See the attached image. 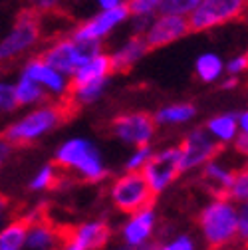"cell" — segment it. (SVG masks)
<instances>
[{
  "mask_svg": "<svg viewBox=\"0 0 248 250\" xmlns=\"http://www.w3.org/2000/svg\"><path fill=\"white\" fill-rule=\"evenodd\" d=\"M76 109L78 107L70 100H66V102L62 100L58 104H42L34 111L20 117L16 123L8 125L2 131V135H0V139H4L12 147L30 145V143L38 141L42 135L56 129L58 125L68 121L76 113Z\"/></svg>",
  "mask_w": 248,
  "mask_h": 250,
  "instance_id": "1",
  "label": "cell"
},
{
  "mask_svg": "<svg viewBox=\"0 0 248 250\" xmlns=\"http://www.w3.org/2000/svg\"><path fill=\"white\" fill-rule=\"evenodd\" d=\"M199 225L210 250L225 248L236 238V208L227 199H214L201 210Z\"/></svg>",
  "mask_w": 248,
  "mask_h": 250,
  "instance_id": "2",
  "label": "cell"
},
{
  "mask_svg": "<svg viewBox=\"0 0 248 250\" xmlns=\"http://www.w3.org/2000/svg\"><path fill=\"white\" fill-rule=\"evenodd\" d=\"M98 52H102L100 42H80V40H74L72 36H68V38H58L56 42H52L42 52L40 58L48 66L58 70L62 76L72 78L74 72L83 62L89 60L91 56H96Z\"/></svg>",
  "mask_w": 248,
  "mask_h": 250,
  "instance_id": "3",
  "label": "cell"
},
{
  "mask_svg": "<svg viewBox=\"0 0 248 250\" xmlns=\"http://www.w3.org/2000/svg\"><path fill=\"white\" fill-rule=\"evenodd\" d=\"M248 0H201L197 8L187 16L191 32H207L244 16Z\"/></svg>",
  "mask_w": 248,
  "mask_h": 250,
  "instance_id": "4",
  "label": "cell"
},
{
  "mask_svg": "<svg viewBox=\"0 0 248 250\" xmlns=\"http://www.w3.org/2000/svg\"><path fill=\"white\" fill-rule=\"evenodd\" d=\"M109 197L113 207L125 214H135L143 208H151L155 201V195L151 193L141 171H127L125 175L115 179Z\"/></svg>",
  "mask_w": 248,
  "mask_h": 250,
  "instance_id": "5",
  "label": "cell"
},
{
  "mask_svg": "<svg viewBox=\"0 0 248 250\" xmlns=\"http://www.w3.org/2000/svg\"><path fill=\"white\" fill-rule=\"evenodd\" d=\"M40 20L32 10H24L18 14L14 26L8 34L0 40V64L10 62L18 56H24L40 42Z\"/></svg>",
  "mask_w": 248,
  "mask_h": 250,
  "instance_id": "6",
  "label": "cell"
},
{
  "mask_svg": "<svg viewBox=\"0 0 248 250\" xmlns=\"http://www.w3.org/2000/svg\"><path fill=\"white\" fill-rule=\"evenodd\" d=\"M145 183L149 185L151 193L157 197L169 185L177 181L181 175V153L179 147H167L159 153H151V157L141 169Z\"/></svg>",
  "mask_w": 248,
  "mask_h": 250,
  "instance_id": "7",
  "label": "cell"
},
{
  "mask_svg": "<svg viewBox=\"0 0 248 250\" xmlns=\"http://www.w3.org/2000/svg\"><path fill=\"white\" fill-rule=\"evenodd\" d=\"M127 20H129V12H127L125 4L111 8V10H100L98 14L82 22L72 32V38L80 40V42H100L102 44L107 36H111L115 30L119 26H123Z\"/></svg>",
  "mask_w": 248,
  "mask_h": 250,
  "instance_id": "8",
  "label": "cell"
},
{
  "mask_svg": "<svg viewBox=\"0 0 248 250\" xmlns=\"http://www.w3.org/2000/svg\"><path fill=\"white\" fill-rule=\"evenodd\" d=\"M221 147L223 145L219 141H214L207 129H193L191 133H187V137L179 145L181 173L203 167L205 163H208L210 159L216 157V153L221 151Z\"/></svg>",
  "mask_w": 248,
  "mask_h": 250,
  "instance_id": "9",
  "label": "cell"
},
{
  "mask_svg": "<svg viewBox=\"0 0 248 250\" xmlns=\"http://www.w3.org/2000/svg\"><path fill=\"white\" fill-rule=\"evenodd\" d=\"M155 121L153 115L149 113H123L119 117H115L111 121V133L127 145H135V147H143L149 145L151 139L155 137Z\"/></svg>",
  "mask_w": 248,
  "mask_h": 250,
  "instance_id": "10",
  "label": "cell"
},
{
  "mask_svg": "<svg viewBox=\"0 0 248 250\" xmlns=\"http://www.w3.org/2000/svg\"><path fill=\"white\" fill-rule=\"evenodd\" d=\"M191 32L187 18L183 16H173V14H157L149 28L143 32V42L147 44L149 50H157V48H165L169 44H175L177 40L185 38Z\"/></svg>",
  "mask_w": 248,
  "mask_h": 250,
  "instance_id": "11",
  "label": "cell"
},
{
  "mask_svg": "<svg viewBox=\"0 0 248 250\" xmlns=\"http://www.w3.org/2000/svg\"><path fill=\"white\" fill-rule=\"evenodd\" d=\"M30 225L26 230L24 246L22 250H60L68 242L70 234H64V230L48 223V218L38 216V208L30 212Z\"/></svg>",
  "mask_w": 248,
  "mask_h": 250,
  "instance_id": "12",
  "label": "cell"
},
{
  "mask_svg": "<svg viewBox=\"0 0 248 250\" xmlns=\"http://www.w3.org/2000/svg\"><path fill=\"white\" fill-rule=\"evenodd\" d=\"M24 78L36 82L48 96H56V98H68V89H70V78L62 76L58 70H54L52 66H48L46 62L36 56V58H30L24 68H22V74Z\"/></svg>",
  "mask_w": 248,
  "mask_h": 250,
  "instance_id": "13",
  "label": "cell"
},
{
  "mask_svg": "<svg viewBox=\"0 0 248 250\" xmlns=\"http://www.w3.org/2000/svg\"><path fill=\"white\" fill-rule=\"evenodd\" d=\"M149 48L143 42L141 36H129L127 40H123L109 56L111 62V72H129L139 60H143L147 56Z\"/></svg>",
  "mask_w": 248,
  "mask_h": 250,
  "instance_id": "14",
  "label": "cell"
},
{
  "mask_svg": "<svg viewBox=\"0 0 248 250\" xmlns=\"http://www.w3.org/2000/svg\"><path fill=\"white\" fill-rule=\"evenodd\" d=\"M109 238H111V229L103 221L85 223L74 229L68 236V240L78 244L80 250H100L109 242Z\"/></svg>",
  "mask_w": 248,
  "mask_h": 250,
  "instance_id": "15",
  "label": "cell"
},
{
  "mask_svg": "<svg viewBox=\"0 0 248 250\" xmlns=\"http://www.w3.org/2000/svg\"><path fill=\"white\" fill-rule=\"evenodd\" d=\"M111 62L105 52H98L96 56H91L85 60L83 64L74 72L70 78V85H82L89 82H100V80H109L111 76Z\"/></svg>",
  "mask_w": 248,
  "mask_h": 250,
  "instance_id": "16",
  "label": "cell"
},
{
  "mask_svg": "<svg viewBox=\"0 0 248 250\" xmlns=\"http://www.w3.org/2000/svg\"><path fill=\"white\" fill-rule=\"evenodd\" d=\"M153 227H155V212L151 208H143L139 212H135L131 216V221H127L121 229V236L125 240L127 246H139L143 244L145 240L151 238V232H153Z\"/></svg>",
  "mask_w": 248,
  "mask_h": 250,
  "instance_id": "17",
  "label": "cell"
},
{
  "mask_svg": "<svg viewBox=\"0 0 248 250\" xmlns=\"http://www.w3.org/2000/svg\"><path fill=\"white\" fill-rule=\"evenodd\" d=\"M234 173L236 171L228 169L221 161L210 159L208 163H205V169H203L205 187L214 195V199H227L228 201V187L232 183Z\"/></svg>",
  "mask_w": 248,
  "mask_h": 250,
  "instance_id": "18",
  "label": "cell"
},
{
  "mask_svg": "<svg viewBox=\"0 0 248 250\" xmlns=\"http://www.w3.org/2000/svg\"><path fill=\"white\" fill-rule=\"evenodd\" d=\"M89 147H91V143L87 139H83V137L68 139L66 143H62L58 147V151H56V157H54L56 167H60V169H74Z\"/></svg>",
  "mask_w": 248,
  "mask_h": 250,
  "instance_id": "19",
  "label": "cell"
},
{
  "mask_svg": "<svg viewBox=\"0 0 248 250\" xmlns=\"http://www.w3.org/2000/svg\"><path fill=\"white\" fill-rule=\"evenodd\" d=\"M195 74L203 83H214L225 78V62L216 52H203L195 60Z\"/></svg>",
  "mask_w": 248,
  "mask_h": 250,
  "instance_id": "20",
  "label": "cell"
},
{
  "mask_svg": "<svg viewBox=\"0 0 248 250\" xmlns=\"http://www.w3.org/2000/svg\"><path fill=\"white\" fill-rule=\"evenodd\" d=\"M74 171H78L85 181L89 183H100L102 179H105L107 175V169L103 165V159H102V155L100 151L96 149V145H91L85 155L78 161V165L74 167Z\"/></svg>",
  "mask_w": 248,
  "mask_h": 250,
  "instance_id": "21",
  "label": "cell"
},
{
  "mask_svg": "<svg viewBox=\"0 0 248 250\" xmlns=\"http://www.w3.org/2000/svg\"><path fill=\"white\" fill-rule=\"evenodd\" d=\"M208 127V135L219 141L221 145L223 143H228L236 137L238 133V125H236V113H221V115H214L208 119L207 123Z\"/></svg>",
  "mask_w": 248,
  "mask_h": 250,
  "instance_id": "22",
  "label": "cell"
},
{
  "mask_svg": "<svg viewBox=\"0 0 248 250\" xmlns=\"http://www.w3.org/2000/svg\"><path fill=\"white\" fill-rule=\"evenodd\" d=\"M195 115H197V107L193 104H173L161 107L153 115V121L155 125H179L191 121Z\"/></svg>",
  "mask_w": 248,
  "mask_h": 250,
  "instance_id": "23",
  "label": "cell"
},
{
  "mask_svg": "<svg viewBox=\"0 0 248 250\" xmlns=\"http://www.w3.org/2000/svg\"><path fill=\"white\" fill-rule=\"evenodd\" d=\"M14 96L18 105H40L48 100V93L32 80H28L24 76L18 78L14 83Z\"/></svg>",
  "mask_w": 248,
  "mask_h": 250,
  "instance_id": "24",
  "label": "cell"
},
{
  "mask_svg": "<svg viewBox=\"0 0 248 250\" xmlns=\"http://www.w3.org/2000/svg\"><path fill=\"white\" fill-rule=\"evenodd\" d=\"M28 216L16 218L14 223H8L0 230V250H22L26 230H28Z\"/></svg>",
  "mask_w": 248,
  "mask_h": 250,
  "instance_id": "25",
  "label": "cell"
},
{
  "mask_svg": "<svg viewBox=\"0 0 248 250\" xmlns=\"http://www.w3.org/2000/svg\"><path fill=\"white\" fill-rule=\"evenodd\" d=\"M125 8L131 18H155L159 14L161 0H125Z\"/></svg>",
  "mask_w": 248,
  "mask_h": 250,
  "instance_id": "26",
  "label": "cell"
},
{
  "mask_svg": "<svg viewBox=\"0 0 248 250\" xmlns=\"http://www.w3.org/2000/svg\"><path fill=\"white\" fill-rule=\"evenodd\" d=\"M201 0H161L159 14H173V16H183L187 18Z\"/></svg>",
  "mask_w": 248,
  "mask_h": 250,
  "instance_id": "27",
  "label": "cell"
},
{
  "mask_svg": "<svg viewBox=\"0 0 248 250\" xmlns=\"http://www.w3.org/2000/svg\"><path fill=\"white\" fill-rule=\"evenodd\" d=\"M58 185V171L54 165H44L36 177L30 181V189L32 191H46V189H52V187Z\"/></svg>",
  "mask_w": 248,
  "mask_h": 250,
  "instance_id": "28",
  "label": "cell"
},
{
  "mask_svg": "<svg viewBox=\"0 0 248 250\" xmlns=\"http://www.w3.org/2000/svg\"><path fill=\"white\" fill-rule=\"evenodd\" d=\"M228 199H234L240 205L246 203V199H248V171L244 167L240 171H236L232 177V183L228 187Z\"/></svg>",
  "mask_w": 248,
  "mask_h": 250,
  "instance_id": "29",
  "label": "cell"
},
{
  "mask_svg": "<svg viewBox=\"0 0 248 250\" xmlns=\"http://www.w3.org/2000/svg\"><path fill=\"white\" fill-rule=\"evenodd\" d=\"M18 107L16 104V96H14V83L0 80V115L10 113Z\"/></svg>",
  "mask_w": 248,
  "mask_h": 250,
  "instance_id": "30",
  "label": "cell"
},
{
  "mask_svg": "<svg viewBox=\"0 0 248 250\" xmlns=\"http://www.w3.org/2000/svg\"><path fill=\"white\" fill-rule=\"evenodd\" d=\"M151 147L149 145H143V147H137L135 151H133V155L127 159V163H125V169L127 171H141L143 169V165L147 163V159L151 157Z\"/></svg>",
  "mask_w": 248,
  "mask_h": 250,
  "instance_id": "31",
  "label": "cell"
},
{
  "mask_svg": "<svg viewBox=\"0 0 248 250\" xmlns=\"http://www.w3.org/2000/svg\"><path fill=\"white\" fill-rule=\"evenodd\" d=\"M246 66H248V58H246V54H236V56H232L228 62H225V74L238 78L240 74L246 72Z\"/></svg>",
  "mask_w": 248,
  "mask_h": 250,
  "instance_id": "32",
  "label": "cell"
},
{
  "mask_svg": "<svg viewBox=\"0 0 248 250\" xmlns=\"http://www.w3.org/2000/svg\"><path fill=\"white\" fill-rule=\"evenodd\" d=\"M236 236H240V240L248 238V207H246V203H242L240 210H236Z\"/></svg>",
  "mask_w": 248,
  "mask_h": 250,
  "instance_id": "33",
  "label": "cell"
},
{
  "mask_svg": "<svg viewBox=\"0 0 248 250\" xmlns=\"http://www.w3.org/2000/svg\"><path fill=\"white\" fill-rule=\"evenodd\" d=\"M32 2V12L36 14H48L60 8L62 0H30Z\"/></svg>",
  "mask_w": 248,
  "mask_h": 250,
  "instance_id": "34",
  "label": "cell"
},
{
  "mask_svg": "<svg viewBox=\"0 0 248 250\" xmlns=\"http://www.w3.org/2000/svg\"><path fill=\"white\" fill-rule=\"evenodd\" d=\"M10 216H12V203L4 195H0V230L8 225Z\"/></svg>",
  "mask_w": 248,
  "mask_h": 250,
  "instance_id": "35",
  "label": "cell"
},
{
  "mask_svg": "<svg viewBox=\"0 0 248 250\" xmlns=\"http://www.w3.org/2000/svg\"><path fill=\"white\" fill-rule=\"evenodd\" d=\"M167 248L169 250H195V242H193V238L183 234V236H177L175 240H171L167 244Z\"/></svg>",
  "mask_w": 248,
  "mask_h": 250,
  "instance_id": "36",
  "label": "cell"
},
{
  "mask_svg": "<svg viewBox=\"0 0 248 250\" xmlns=\"http://www.w3.org/2000/svg\"><path fill=\"white\" fill-rule=\"evenodd\" d=\"M234 141V147L240 155H246L248 153V135L246 133H236V137L232 139Z\"/></svg>",
  "mask_w": 248,
  "mask_h": 250,
  "instance_id": "37",
  "label": "cell"
},
{
  "mask_svg": "<svg viewBox=\"0 0 248 250\" xmlns=\"http://www.w3.org/2000/svg\"><path fill=\"white\" fill-rule=\"evenodd\" d=\"M12 145L10 143H6L4 139H0V167H2L8 159H10V155H12Z\"/></svg>",
  "mask_w": 248,
  "mask_h": 250,
  "instance_id": "38",
  "label": "cell"
},
{
  "mask_svg": "<svg viewBox=\"0 0 248 250\" xmlns=\"http://www.w3.org/2000/svg\"><path fill=\"white\" fill-rule=\"evenodd\" d=\"M98 4L100 10H111V8H117L121 4H125V0H94Z\"/></svg>",
  "mask_w": 248,
  "mask_h": 250,
  "instance_id": "39",
  "label": "cell"
},
{
  "mask_svg": "<svg viewBox=\"0 0 248 250\" xmlns=\"http://www.w3.org/2000/svg\"><path fill=\"white\" fill-rule=\"evenodd\" d=\"M236 125H238L240 133H246V131H248V113H246V111H240V113L236 115Z\"/></svg>",
  "mask_w": 248,
  "mask_h": 250,
  "instance_id": "40",
  "label": "cell"
},
{
  "mask_svg": "<svg viewBox=\"0 0 248 250\" xmlns=\"http://www.w3.org/2000/svg\"><path fill=\"white\" fill-rule=\"evenodd\" d=\"M221 80H223L221 87L227 89V91H230V89H234L238 85V78H234V76H227V78H221Z\"/></svg>",
  "mask_w": 248,
  "mask_h": 250,
  "instance_id": "41",
  "label": "cell"
},
{
  "mask_svg": "<svg viewBox=\"0 0 248 250\" xmlns=\"http://www.w3.org/2000/svg\"><path fill=\"white\" fill-rule=\"evenodd\" d=\"M60 250H80V248H78V244H74V242H70V240H68V242H66L64 246H62Z\"/></svg>",
  "mask_w": 248,
  "mask_h": 250,
  "instance_id": "42",
  "label": "cell"
},
{
  "mask_svg": "<svg viewBox=\"0 0 248 250\" xmlns=\"http://www.w3.org/2000/svg\"><path fill=\"white\" fill-rule=\"evenodd\" d=\"M113 250H135V248H133V246H127V244H125V246H119V248H113Z\"/></svg>",
  "mask_w": 248,
  "mask_h": 250,
  "instance_id": "43",
  "label": "cell"
},
{
  "mask_svg": "<svg viewBox=\"0 0 248 250\" xmlns=\"http://www.w3.org/2000/svg\"><path fill=\"white\" fill-rule=\"evenodd\" d=\"M157 250H169V248H167V246H159Z\"/></svg>",
  "mask_w": 248,
  "mask_h": 250,
  "instance_id": "44",
  "label": "cell"
}]
</instances>
